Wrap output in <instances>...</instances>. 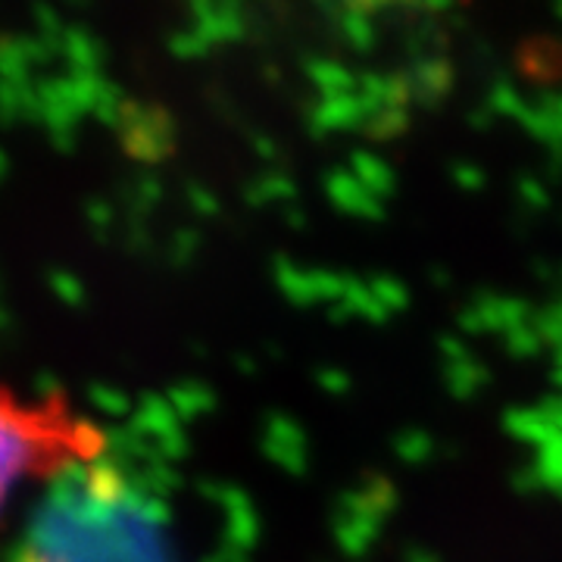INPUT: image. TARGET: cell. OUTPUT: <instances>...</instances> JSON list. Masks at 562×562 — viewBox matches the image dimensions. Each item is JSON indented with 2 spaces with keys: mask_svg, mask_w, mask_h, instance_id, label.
Listing matches in <instances>:
<instances>
[{
  "mask_svg": "<svg viewBox=\"0 0 562 562\" xmlns=\"http://www.w3.org/2000/svg\"><path fill=\"white\" fill-rule=\"evenodd\" d=\"M101 457L103 431L72 403L0 384V513L29 479L54 482Z\"/></svg>",
  "mask_w": 562,
  "mask_h": 562,
  "instance_id": "cell-2",
  "label": "cell"
},
{
  "mask_svg": "<svg viewBox=\"0 0 562 562\" xmlns=\"http://www.w3.org/2000/svg\"><path fill=\"white\" fill-rule=\"evenodd\" d=\"M10 562H172V557L150 503L101 457L50 482Z\"/></svg>",
  "mask_w": 562,
  "mask_h": 562,
  "instance_id": "cell-1",
  "label": "cell"
}]
</instances>
